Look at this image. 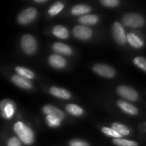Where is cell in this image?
<instances>
[{
	"label": "cell",
	"instance_id": "obj_2",
	"mask_svg": "<svg viewBox=\"0 0 146 146\" xmlns=\"http://www.w3.org/2000/svg\"><path fill=\"white\" fill-rule=\"evenodd\" d=\"M123 24L129 27H141L145 24V19L137 13H127L122 17Z\"/></svg>",
	"mask_w": 146,
	"mask_h": 146
},
{
	"label": "cell",
	"instance_id": "obj_12",
	"mask_svg": "<svg viewBox=\"0 0 146 146\" xmlns=\"http://www.w3.org/2000/svg\"><path fill=\"white\" fill-rule=\"evenodd\" d=\"M11 81L16 85L17 86L21 87V88H23V89H31L33 85L31 83V81H29V80L27 79H25L20 75H13L11 77Z\"/></svg>",
	"mask_w": 146,
	"mask_h": 146
},
{
	"label": "cell",
	"instance_id": "obj_17",
	"mask_svg": "<svg viewBox=\"0 0 146 146\" xmlns=\"http://www.w3.org/2000/svg\"><path fill=\"white\" fill-rule=\"evenodd\" d=\"M52 33L53 34L61 38V39H66L68 38L69 36V33H68V30L63 27V26H61V25H58V26H56L53 27V30H52Z\"/></svg>",
	"mask_w": 146,
	"mask_h": 146
},
{
	"label": "cell",
	"instance_id": "obj_4",
	"mask_svg": "<svg viewBox=\"0 0 146 146\" xmlns=\"http://www.w3.org/2000/svg\"><path fill=\"white\" fill-rule=\"evenodd\" d=\"M37 15H38V12L36 9L33 7H29L19 14L17 17V21L20 24L26 25V24L32 22L36 18Z\"/></svg>",
	"mask_w": 146,
	"mask_h": 146
},
{
	"label": "cell",
	"instance_id": "obj_26",
	"mask_svg": "<svg viewBox=\"0 0 146 146\" xmlns=\"http://www.w3.org/2000/svg\"><path fill=\"white\" fill-rule=\"evenodd\" d=\"M133 62L134 64L139 68L140 69L144 70L145 72H146V58L145 57H142V56H138V57H135L133 59Z\"/></svg>",
	"mask_w": 146,
	"mask_h": 146
},
{
	"label": "cell",
	"instance_id": "obj_23",
	"mask_svg": "<svg viewBox=\"0 0 146 146\" xmlns=\"http://www.w3.org/2000/svg\"><path fill=\"white\" fill-rule=\"evenodd\" d=\"M63 8H64V4L62 2H56L50 6V8L48 10V13L50 15H56L63 9Z\"/></svg>",
	"mask_w": 146,
	"mask_h": 146
},
{
	"label": "cell",
	"instance_id": "obj_3",
	"mask_svg": "<svg viewBox=\"0 0 146 146\" xmlns=\"http://www.w3.org/2000/svg\"><path fill=\"white\" fill-rule=\"evenodd\" d=\"M21 46L23 51L27 55H33L37 50V42L34 37L30 34H25L21 39Z\"/></svg>",
	"mask_w": 146,
	"mask_h": 146
},
{
	"label": "cell",
	"instance_id": "obj_28",
	"mask_svg": "<svg viewBox=\"0 0 146 146\" xmlns=\"http://www.w3.org/2000/svg\"><path fill=\"white\" fill-rule=\"evenodd\" d=\"M100 3L105 7L114 8V7H116L120 3V1L119 0H102Z\"/></svg>",
	"mask_w": 146,
	"mask_h": 146
},
{
	"label": "cell",
	"instance_id": "obj_31",
	"mask_svg": "<svg viewBox=\"0 0 146 146\" xmlns=\"http://www.w3.org/2000/svg\"><path fill=\"white\" fill-rule=\"evenodd\" d=\"M36 3H45L46 0H35Z\"/></svg>",
	"mask_w": 146,
	"mask_h": 146
},
{
	"label": "cell",
	"instance_id": "obj_16",
	"mask_svg": "<svg viewBox=\"0 0 146 146\" xmlns=\"http://www.w3.org/2000/svg\"><path fill=\"white\" fill-rule=\"evenodd\" d=\"M127 42L130 44V45H132L133 48H142L144 46V42L143 40L135 33H129L127 36Z\"/></svg>",
	"mask_w": 146,
	"mask_h": 146
},
{
	"label": "cell",
	"instance_id": "obj_14",
	"mask_svg": "<svg viewBox=\"0 0 146 146\" xmlns=\"http://www.w3.org/2000/svg\"><path fill=\"white\" fill-rule=\"evenodd\" d=\"M117 104L124 112H126L128 115H137L139 113V110H138V109L135 106H133V104H129V103H127L126 101L119 100Z\"/></svg>",
	"mask_w": 146,
	"mask_h": 146
},
{
	"label": "cell",
	"instance_id": "obj_10",
	"mask_svg": "<svg viewBox=\"0 0 146 146\" xmlns=\"http://www.w3.org/2000/svg\"><path fill=\"white\" fill-rule=\"evenodd\" d=\"M43 112L47 116H53V117H56L61 121L63 120L65 117L64 113L61 110H59L58 108H56L53 105H45L43 108Z\"/></svg>",
	"mask_w": 146,
	"mask_h": 146
},
{
	"label": "cell",
	"instance_id": "obj_15",
	"mask_svg": "<svg viewBox=\"0 0 146 146\" xmlns=\"http://www.w3.org/2000/svg\"><path fill=\"white\" fill-rule=\"evenodd\" d=\"M52 49L55 52L58 53V54H61V55H66V56H70L73 52L72 49L65 44H62V43H55L53 44L52 45Z\"/></svg>",
	"mask_w": 146,
	"mask_h": 146
},
{
	"label": "cell",
	"instance_id": "obj_11",
	"mask_svg": "<svg viewBox=\"0 0 146 146\" xmlns=\"http://www.w3.org/2000/svg\"><path fill=\"white\" fill-rule=\"evenodd\" d=\"M49 63L51 67L60 69V68H63L66 66L67 62L62 56L57 54H53L49 57Z\"/></svg>",
	"mask_w": 146,
	"mask_h": 146
},
{
	"label": "cell",
	"instance_id": "obj_13",
	"mask_svg": "<svg viewBox=\"0 0 146 146\" xmlns=\"http://www.w3.org/2000/svg\"><path fill=\"white\" fill-rule=\"evenodd\" d=\"M50 93L56 98H62V99H70L71 98V93L67 91L64 88L52 86L50 89Z\"/></svg>",
	"mask_w": 146,
	"mask_h": 146
},
{
	"label": "cell",
	"instance_id": "obj_24",
	"mask_svg": "<svg viewBox=\"0 0 146 146\" xmlns=\"http://www.w3.org/2000/svg\"><path fill=\"white\" fill-rule=\"evenodd\" d=\"M113 144L117 146H139L138 143L124 139H114Z\"/></svg>",
	"mask_w": 146,
	"mask_h": 146
},
{
	"label": "cell",
	"instance_id": "obj_20",
	"mask_svg": "<svg viewBox=\"0 0 146 146\" xmlns=\"http://www.w3.org/2000/svg\"><path fill=\"white\" fill-rule=\"evenodd\" d=\"M15 72L18 74V75L27 79V80H32L34 78V73L33 71H31L30 69L27 68H23V67H16L15 68Z\"/></svg>",
	"mask_w": 146,
	"mask_h": 146
},
{
	"label": "cell",
	"instance_id": "obj_27",
	"mask_svg": "<svg viewBox=\"0 0 146 146\" xmlns=\"http://www.w3.org/2000/svg\"><path fill=\"white\" fill-rule=\"evenodd\" d=\"M46 121L50 127H58L60 125L61 120H59L56 117H53V116H46Z\"/></svg>",
	"mask_w": 146,
	"mask_h": 146
},
{
	"label": "cell",
	"instance_id": "obj_25",
	"mask_svg": "<svg viewBox=\"0 0 146 146\" xmlns=\"http://www.w3.org/2000/svg\"><path fill=\"white\" fill-rule=\"evenodd\" d=\"M102 132L105 134V135H107V136H109V137H113L114 139H121L122 136L121 135H120L115 130H114L112 127L111 128H110V127H103L102 128Z\"/></svg>",
	"mask_w": 146,
	"mask_h": 146
},
{
	"label": "cell",
	"instance_id": "obj_29",
	"mask_svg": "<svg viewBox=\"0 0 146 146\" xmlns=\"http://www.w3.org/2000/svg\"><path fill=\"white\" fill-rule=\"evenodd\" d=\"M70 146H90L88 143L80 139H73L69 142Z\"/></svg>",
	"mask_w": 146,
	"mask_h": 146
},
{
	"label": "cell",
	"instance_id": "obj_6",
	"mask_svg": "<svg viewBox=\"0 0 146 146\" xmlns=\"http://www.w3.org/2000/svg\"><path fill=\"white\" fill-rule=\"evenodd\" d=\"M74 36L80 40H88L92 36V31L90 27L84 25L75 26L73 29Z\"/></svg>",
	"mask_w": 146,
	"mask_h": 146
},
{
	"label": "cell",
	"instance_id": "obj_7",
	"mask_svg": "<svg viewBox=\"0 0 146 146\" xmlns=\"http://www.w3.org/2000/svg\"><path fill=\"white\" fill-rule=\"evenodd\" d=\"M116 92L121 97H122V98H124L129 101H132V102L136 101L139 98L138 92L133 88H132L130 86H120L117 87Z\"/></svg>",
	"mask_w": 146,
	"mask_h": 146
},
{
	"label": "cell",
	"instance_id": "obj_8",
	"mask_svg": "<svg viewBox=\"0 0 146 146\" xmlns=\"http://www.w3.org/2000/svg\"><path fill=\"white\" fill-rule=\"evenodd\" d=\"M92 69L97 74H98V75H100L102 77L113 78L115 75V69L112 67H110L109 65H106V64H102V63L96 64V65L93 66Z\"/></svg>",
	"mask_w": 146,
	"mask_h": 146
},
{
	"label": "cell",
	"instance_id": "obj_5",
	"mask_svg": "<svg viewBox=\"0 0 146 146\" xmlns=\"http://www.w3.org/2000/svg\"><path fill=\"white\" fill-rule=\"evenodd\" d=\"M112 33H113V37L116 43L119 44H125L127 42V34L125 33V29L123 26L119 23V22H115L113 27H112Z\"/></svg>",
	"mask_w": 146,
	"mask_h": 146
},
{
	"label": "cell",
	"instance_id": "obj_1",
	"mask_svg": "<svg viewBox=\"0 0 146 146\" xmlns=\"http://www.w3.org/2000/svg\"><path fill=\"white\" fill-rule=\"evenodd\" d=\"M14 131L25 145H32L33 142V133L32 130L21 121H17L14 125Z\"/></svg>",
	"mask_w": 146,
	"mask_h": 146
},
{
	"label": "cell",
	"instance_id": "obj_19",
	"mask_svg": "<svg viewBox=\"0 0 146 146\" xmlns=\"http://www.w3.org/2000/svg\"><path fill=\"white\" fill-rule=\"evenodd\" d=\"M79 21L84 26L85 25H94V24L98 23V17L96 15H92V14L85 15L79 18Z\"/></svg>",
	"mask_w": 146,
	"mask_h": 146
},
{
	"label": "cell",
	"instance_id": "obj_22",
	"mask_svg": "<svg viewBox=\"0 0 146 146\" xmlns=\"http://www.w3.org/2000/svg\"><path fill=\"white\" fill-rule=\"evenodd\" d=\"M66 110L70 115H75V116L82 115L83 113H84V110H83L82 108H80V106H78L76 104H67L66 105Z\"/></svg>",
	"mask_w": 146,
	"mask_h": 146
},
{
	"label": "cell",
	"instance_id": "obj_9",
	"mask_svg": "<svg viewBox=\"0 0 146 146\" xmlns=\"http://www.w3.org/2000/svg\"><path fill=\"white\" fill-rule=\"evenodd\" d=\"M1 110H2V115L5 119H10L15 111V103L9 99H4L1 103Z\"/></svg>",
	"mask_w": 146,
	"mask_h": 146
},
{
	"label": "cell",
	"instance_id": "obj_30",
	"mask_svg": "<svg viewBox=\"0 0 146 146\" xmlns=\"http://www.w3.org/2000/svg\"><path fill=\"white\" fill-rule=\"evenodd\" d=\"M8 146H21V142L16 137H12L8 141Z\"/></svg>",
	"mask_w": 146,
	"mask_h": 146
},
{
	"label": "cell",
	"instance_id": "obj_18",
	"mask_svg": "<svg viewBox=\"0 0 146 146\" xmlns=\"http://www.w3.org/2000/svg\"><path fill=\"white\" fill-rule=\"evenodd\" d=\"M91 8L88 5L86 4H76L74 5L72 9H71V13L74 15H81L83 16V15H85V14H87L91 11Z\"/></svg>",
	"mask_w": 146,
	"mask_h": 146
},
{
	"label": "cell",
	"instance_id": "obj_21",
	"mask_svg": "<svg viewBox=\"0 0 146 146\" xmlns=\"http://www.w3.org/2000/svg\"><path fill=\"white\" fill-rule=\"evenodd\" d=\"M112 128L114 130H115L121 136H127V135L130 134L129 128L127 126H125V125H123L121 123H118V122L113 123L112 124Z\"/></svg>",
	"mask_w": 146,
	"mask_h": 146
}]
</instances>
